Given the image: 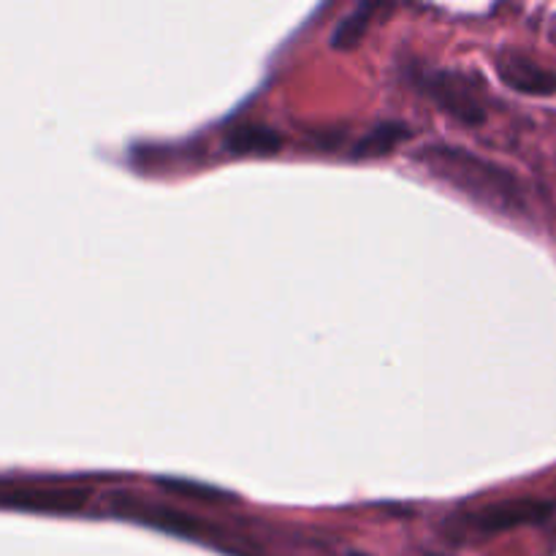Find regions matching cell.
I'll return each mask as SVG.
<instances>
[{"label": "cell", "instance_id": "cell-1", "mask_svg": "<svg viewBox=\"0 0 556 556\" xmlns=\"http://www.w3.org/2000/svg\"><path fill=\"white\" fill-rule=\"evenodd\" d=\"M432 152L434 161L443 166V172L456 185L470 190V193L489 199L497 206H505V210H521L525 206L519 182L505 168L494 166V163L483 161V157L470 155V152L459 150V147H434Z\"/></svg>", "mask_w": 556, "mask_h": 556}, {"label": "cell", "instance_id": "cell-2", "mask_svg": "<svg viewBox=\"0 0 556 556\" xmlns=\"http://www.w3.org/2000/svg\"><path fill=\"white\" fill-rule=\"evenodd\" d=\"M427 90L429 96L438 101V106L443 109V112H448L451 117L459 119V123H486V106H483L481 92H478V87L472 85V79H467L465 74H456V71H438V74L429 76Z\"/></svg>", "mask_w": 556, "mask_h": 556}, {"label": "cell", "instance_id": "cell-3", "mask_svg": "<svg viewBox=\"0 0 556 556\" xmlns=\"http://www.w3.org/2000/svg\"><path fill=\"white\" fill-rule=\"evenodd\" d=\"M552 514L554 503H546V500H508V503L483 508L472 521L481 532H505L514 527L541 525Z\"/></svg>", "mask_w": 556, "mask_h": 556}, {"label": "cell", "instance_id": "cell-4", "mask_svg": "<svg viewBox=\"0 0 556 556\" xmlns=\"http://www.w3.org/2000/svg\"><path fill=\"white\" fill-rule=\"evenodd\" d=\"M85 505V492L68 489H38V486H0V508L14 510H54L71 514Z\"/></svg>", "mask_w": 556, "mask_h": 556}, {"label": "cell", "instance_id": "cell-5", "mask_svg": "<svg viewBox=\"0 0 556 556\" xmlns=\"http://www.w3.org/2000/svg\"><path fill=\"white\" fill-rule=\"evenodd\" d=\"M497 71L510 90L527 92V96H556V74L538 65L527 54L503 52L497 58Z\"/></svg>", "mask_w": 556, "mask_h": 556}, {"label": "cell", "instance_id": "cell-6", "mask_svg": "<svg viewBox=\"0 0 556 556\" xmlns=\"http://www.w3.org/2000/svg\"><path fill=\"white\" fill-rule=\"evenodd\" d=\"M405 136H410V125L405 123H396V119H391V123H380L375 125L372 130H369L367 136H364L362 141H358L356 147H353V157H378V155H386V152L391 150V147L400 144Z\"/></svg>", "mask_w": 556, "mask_h": 556}, {"label": "cell", "instance_id": "cell-7", "mask_svg": "<svg viewBox=\"0 0 556 556\" xmlns=\"http://www.w3.org/2000/svg\"><path fill=\"white\" fill-rule=\"evenodd\" d=\"M226 147L231 152H237V155H244V152H264L266 155V152H275L280 147V136L269 128H253V125H248V128H237L233 134H228Z\"/></svg>", "mask_w": 556, "mask_h": 556}, {"label": "cell", "instance_id": "cell-8", "mask_svg": "<svg viewBox=\"0 0 556 556\" xmlns=\"http://www.w3.org/2000/svg\"><path fill=\"white\" fill-rule=\"evenodd\" d=\"M372 14H375V5H356V9H353L351 14L337 25L334 36H331V47L334 49L356 47V43L364 38V33H367Z\"/></svg>", "mask_w": 556, "mask_h": 556}]
</instances>
